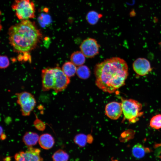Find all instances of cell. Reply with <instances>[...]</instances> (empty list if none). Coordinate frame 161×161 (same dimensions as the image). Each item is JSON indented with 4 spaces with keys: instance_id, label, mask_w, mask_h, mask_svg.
Masks as SVG:
<instances>
[{
    "instance_id": "1",
    "label": "cell",
    "mask_w": 161,
    "mask_h": 161,
    "mask_svg": "<svg viewBox=\"0 0 161 161\" xmlns=\"http://www.w3.org/2000/svg\"><path fill=\"white\" fill-rule=\"evenodd\" d=\"M128 70L126 62L122 58L114 57L106 59L95 67L96 85L104 92L113 93L125 84Z\"/></svg>"
},
{
    "instance_id": "2",
    "label": "cell",
    "mask_w": 161,
    "mask_h": 161,
    "mask_svg": "<svg viewBox=\"0 0 161 161\" xmlns=\"http://www.w3.org/2000/svg\"><path fill=\"white\" fill-rule=\"evenodd\" d=\"M8 35L9 43L14 51L23 54L35 48L42 38L35 23L27 19L11 26Z\"/></svg>"
},
{
    "instance_id": "3",
    "label": "cell",
    "mask_w": 161,
    "mask_h": 161,
    "mask_svg": "<svg viewBox=\"0 0 161 161\" xmlns=\"http://www.w3.org/2000/svg\"><path fill=\"white\" fill-rule=\"evenodd\" d=\"M121 104L124 117L130 123H136L143 114V112L141 111L142 105L136 100L122 99Z\"/></svg>"
},
{
    "instance_id": "4",
    "label": "cell",
    "mask_w": 161,
    "mask_h": 161,
    "mask_svg": "<svg viewBox=\"0 0 161 161\" xmlns=\"http://www.w3.org/2000/svg\"><path fill=\"white\" fill-rule=\"evenodd\" d=\"M16 11V14L20 20H26L34 18L35 7L30 0H15L12 6Z\"/></svg>"
},
{
    "instance_id": "5",
    "label": "cell",
    "mask_w": 161,
    "mask_h": 161,
    "mask_svg": "<svg viewBox=\"0 0 161 161\" xmlns=\"http://www.w3.org/2000/svg\"><path fill=\"white\" fill-rule=\"evenodd\" d=\"M100 47V45L95 39L88 38L82 41L80 48L86 57L92 58L98 54Z\"/></svg>"
},
{
    "instance_id": "6",
    "label": "cell",
    "mask_w": 161,
    "mask_h": 161,
    "mask_svg": "<svg viewBox=\"0 0 161 161\" xmlns=\"http://www.w3.org/2000/svg\"><path fill=\"white\" fill-rule=\"evenodd\" d=\"M54 69V83L53 89L56 93H58L67 87L70 82V78L67 76L59 67L56 66Z\"/></svg>"
},
{
    "instance_id": "7",
    "label": "cell",
    "mask_w": 161,
    "mask_h": 161,
    "mask_svg": "<svg viewBox=\"0 0 161 161\" xmlns=\"http://www.w3.org/2000/svg\"><path fill=\"white\" fill-rule=\"evenodd\" d=\"M40 151L38 148L29 147L25 151L16 153L14 156L15 161H43Z\"/></svg>"
},
{
    "instance_id": "8",
    "label": "cell",
    "mask_w": 161,
    "mask_h": 161,
    "mask_svg": "<svg viewBox=\"0 0 161 161\" xmlns=\"http://www.w3.org/2000/svg\"><path fill=\"white\" fill-rule=\"evenodd\" d=\"M54 68H47L41 71L42 89L47 91L53 89L54 83Z\"/></svg>"
},
{
    "instance_id": "9",
    "label": "cell",
    "mask_w": 161,
    "mask_h": 161,
    "mask_svg": "<svg viewBox=\"0 0 161 161\" xmlns=\"http://www.w3.org/2000/svg\"><path fill=\"white\" fill-rule=\"evenodd\" d=\"M21 107V114L24 116H29L36 104V100L32 95L26 96L18 103Z\"/></svg>"
},
{
    "instance_id": "10",
    "label": "cell",
    "mask_w": 161,
    "mask_h": 161,
    "mask_svg": "<svg viewBox=\"0 0 161 161\" xmlns=\"http://www.w3.org/2000/svg\"><path fill=\"white\" fill-rule=\"evenodd\" d=\"M133 68L137 74L142 76L148 74L151 69L149 62L144 58H139L135 60L133 63Z\"/></svg>"
},
{
    "instance_id": "11",
    "label": "cell",
    "mask_w": 161,
    "mask_h": 161,
    "mask_svg": "<svg viewBox=\"0 0 161 161\" xmlns=\"http://www.w3.org/2000/svg\"><path fill=\"white\" fill-rule=\"evenodd\" d=\"M105 114L110 119H118L123 113L121 103L112 101L107 103L105 108Z\"/></svg>"
},
{
    "instance_id": "12",
    "label": "cell",
    "mask_w": 161,
    "mask_h": 161,
    "mask_svg": "<svg viewBox=\"0 0 161 161\" xmlns=\"http://www.w3.org/2000/svg\"><path fill=\"white\" fill-rule=\"evenodd\" d=\"M38 142L40 147L45 150L52 148L55 144L53 137L48 133L41 134L39 137Z\"/></svg>"
},
{
    "instance_id": "13",
    "label": "cell",
    "mask_w": 161,
    "mask_h": 161,
    "mask_svg": "<svg viewBox=\"0 0 161 161\" xmlns=\"http://www.w3.org/2000/svg\"><path fill=\"white\" fill-rule=\"evenodd\" d=\"M39 136L36 133L28 131L26 132L22 138V140L27 146L32 147L37 143L38 141Z\"/></svg>"
},
{
    "instance_id": "14",
    "label": "cell",
    "mask_w": 161,
    "mask_h": 161,
    "mask_svg": "<svg viewBox=\"0 0 161 161\" xmlns=\"http://www.w3.org/2000/svg\"><path fill=\"white\" fill-rule=\"evenodd\" d=\"M149 151L150 150L148 148H146L141 144L138 143L132 147V153L135 158L140 159L143 157L146 153Z\"/></svg>"
},
{
    "instance_id": "15",
    "label": "cell",
    "mask_w": 161,
    "mask_h": 161,
    "mask_svg": "<svg viewBox=\"0 0 161 161\" xmlns=\"http://www.w3.org/2000/svg\"><path fill=\"white\" fill-rule=\"evenodd\" d=\"M85 56L81 51H76L72 53L70 56L71 61L76 66H79L85 63Z\"/></svg>"
},
{
    "instance_id": "16",
    "label": "cell",
    "mask_w": 161,
    "mask_h": 161,
    "mask_svg": "<svg viewBox=\"0 0 161 161\" xmlns=\"http://www.w3.org/2000/svg\"><path fill=\"white\" fill-rule=\"evenodd\" d=\"M61 69L64 74L70 78L74 76L76 73L77 67L71 61H68L64 63Z\"/></svg>"
},
{
    "instance_id": "17",
    "label": "cell",
    "mask_w": 161,
    "mask_h": 161,
    "mask_svg": "<svg viewBox=\"0 0 161 161\" xmlns=\"http://www.w3.org/2000/svg\"><path fill=\"white\" fill-rule=\"evenodd\" d=\"M103 15L94 10L89 11L86 16V20L90 24H96L99 20L103 17Z\"/></svg>"
},
{
    "instance_id": "18",
    "label": "cell",
    "mask_w": 161,
    "mask_h": 161,
    "mask_svg": "<svg viewBox=\"0 0 161 161\" xmlns=\"http://www.w3.org/2000/svg\"><path fill=\"white\" fill-rule=\"evenodd\" d=\"M76 73L79 78L86 79L90 76L91 72L87 66L83 65L77 68Z\"/></svg>"
},
{
    "instance_id": "19",
    "label": "cell",
    "mask_w": 161,
    "mask_h": 161,
    "mask_svg": "<svg viewBox=\"0 0 161 161\" xmlns=\"http://www.w3.org/2000/svg\"><path fill=\"white\" fill-rule=\"evenodd\" d=\"M69 156L65 151L59 149L56 151L52 156L53 161H68Z\"/></svg>"
},
{
    "instance_id": "20",
    "label": "cell",
    "mask_w": 161,
    "mask_h": 161,
    "mask_svg": "<svg viewBox=\"0 0 161 161\" xmlns=\"http://www.w3.org/2000/svg\"><path fill=\"white\" fill-rule=\"evenodd\" d=\"M74 141L79 146L83 147L86 145L87 142H89L88 137L84 134H78L74 138Z\"/></svg>"
},
{
    "instance_id": "21",
    "label": "cell",
    "mask_w": 161,
    "mask_h": 161,
    "mask_svg": "<svg viewBox=\"0 0 161 161\" xmlns=\"http://www.w3.org/2000/svg\"><path fill=\"white\" fill-rule=\"evenodd\" d=\"M38 20L39 24L42 27L48 26L52 22L50 16L43 13H41L39 16Z\"/></svg>"
},
{
    "instance_id": "22",
    "label": "cell",
    "mask_w": 161,
    "mask_h": 161,
    "mask_svg": "<svg viewBox=\"0 0 161 161\" xmlns=\"http://www.w3.org/2000/svg\"><path fill=\"white\" fill-rule=\"evenodd\" d=\"M150 125L153 128L158 129L161 128V114H158L153 116L151 119Z\"/></svg>"
},
{
    "instance_id": "23",
    "label": "cell",
    "mask_w": 161,
    "mask_h": 161,
    "mask_svg": "<svg viewBox=\"0 0 161 161\" xmlns=\"http://www.w3.org/2000/svg\"><path fill=\"white\" fill-rule=\"evenodd\" d=\"M36 119L33 122V125L35 128L39 131H44L46 128V125L44 123L38 118L36 115Z\"/></svg>"
},
{
    "instance_id": "24",
    "label": "cell",
    "mask_w": 161,
    "mask_h": 161,
    "mask_svg": "<svg viewBox=\"0 0 161 161\" xmlns=\"http://www.w3.org/2000/svg\"><path fill=\"white\" fill-rule=\"evenodd\" d=\"M10 65V61L6 55H1L0 57V67L4 69L8 67Z\"/></svg>"
},
{
    "instance_id": "25",
    "label": "cell",
    "mask_w": 161,
    "mask_h": 161,
    "mask_svg": "<svg viewBox=\"0 0 161 161\" xmlns=\"http://www.w3.org/2000/svg\"><path fill=\"white\" fill-rule=\"evenodd\" d=\"M6 136L3 133L2 134H0V138L1 140H4L6 139Z\"/></svg>"
}]
</instances>
